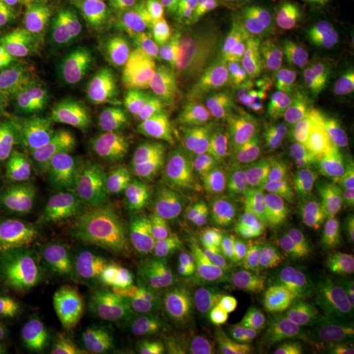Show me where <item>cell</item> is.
<instances>
[{"label":"cell","mask_w":354,"mask_h":354,"mask_svg":"<svg viewBox=\"0 0 354 354\" xmlns=\"http://www.w3.org/2000/svg\"><path fill=\"white\" fill-rule=\"evenodd\" d=\"M26 241L36 261L38 290L59 304L92 289L111 264L100 235L64 232Z\"/></svg>","instance_id":"obj_1"},{"label":"cell","mask_w":354,"mask_h":354,"mask_svg":"<svg viewBox=\"0 0 354 354\" xmlns=\"http://www.w3.org/2000/svg\"><path fill=\"white\" fill-rule=\"evenodd\" d=\"M314 138L310 118L274 97L263 102L244 147V165L256 177L299 176V163Z\"/></svg>","instance_id":"obj_2"},{"label":"cell","mask_w":354,"mask_h":354,"mask_svg":"<svg viewBox=\"0 0 354 354\" xmlns=\"http://www.w3.org/2000/svg\"><path fill=\"white\" fill-rule=\"evenodd\" d=\"M172 192L185 209H241L235 160L223 138L206 134L192 145L174 171Z\"/></svg>","instance_id":"obj_3"},{"label":"cell","mask_w":354,"mask_h":354,"mask_svg":"<svg viewBox=\"0 0 354 354\" xmlns=\"http://www.w3.org/2000/svg\"><path fill=\"white\" fill-rule=\"evenodd\" d=\"M153 290L151 274L134 260L111 263L100 281L87 292L61 304L64 319L82 346H92L104 317L127 304L142 306Z\"/></svg>","instance_id":"obj_4"},{"label":"cell","mask_w":354,"mask_h":354,"mask_svg":"<svg viewBox=\"0 0 354 354\" xmlns=\"http://www.w3.org/2000/svg\"><path fill=\"white\" fill-rule=\"evenodd\" d=\"M102 241L149 253L174 263L183 247V231L175 214L160 203L129 198L112 207L102 221Z\"/></svg>","instance_id":"obj_5"},{"label":"cell","mask_w":354,"mask_h":354,"mask_svg":"<svg viewBox=\"0 0 354 354\" xmlns=\"http://www.w3.org/2000/svg\"><path fill=\"white\" fill-rule=\"evenodd\" d=\"M75 163L64 137L46 127L20 129L0 146V189L17 201L46 177Z\"/></svg>","instance_id":"obj_6"},{"label":"cell","mask_w":354,"mask_h":354,"mask_svg":"<svg viewBox=\"0 0 354 354\" xmlns=\"http://www.w3.org/2000/svg\"><path fill=\"white\" fill-rule=\"evenodd\" d=\"M184 124V108L174 96H151L133 109L120 129L118 146L124 160L136 169L158 167L176 145Z\"/></svg>","instance_id":"obj_7"},{"label":"cell","mask_w":354,"mask_h":354,"mask_svg":"<svg viewBox=\"0 0 354 354\" xmlns=\"http://www.w3.org/2000/svg\"><path fill=\"white\" fill-rule=\"evenodd\" d=\"M180 292L200 317L230 324L252 313L259 282L239 264H207L180 279Z\"/></svg>","instance_id":"obj_8"},{"label":"cell","mask_w":354,"mask_h":354,"mask_svg":"<svg viewBox=\"0 0 354 354\" xmlns=\"http://www.w3.org/2000/svg\"><path fill=\"white\" fill-rule=\"evenodd\" d=\"M232 29L231 55L251 64L261 74L281 64L304 59L306 39L292 19L288 0L277 1L266 15Z\"/></svg>","instance_id":"obj_9"},{"label":"cell","mask_w":354,"mask_h":354,"mask_svg":"<svg viewBox=\"0 0 354 354\" xmlns=\"http://www.w3.org/2000/svg\"><path fill=\"white\" fill-rule=\"evenodd\" d=\"M298 175L329 212L346 213L354 203V156L339 131L319 130L304 153Z\"/></svg>","instance_id":"obj_10"},{"label":"cell","mask_w":354,"mask_h":354,"mask_svg":"<svg viewBox=\"0 0 354 354\" xmlns=\"http://www.w3.org/2000/svg\"><path fill=\"white\" fill-rule=\"evenodd\" d=\"M77 82L50 57H35L0 76V91L26 115H42L74 102Z\"/></svg>","instance_id":"obj_11"},{"label":"cell","mask_w":354,"mask_h":354,"mask_svg":"<svg viewBox=\"0 0 354 354\" xmlns=\"http://www.w3.org/2000/svg\"><path fill=\"white\" fill-rule=\"evenodd\" d=\"M35 221L48 227H71L87 221L97 205L93 177L75 163L57 171L28 194Z\"/></svg>","instance_id":"obj_12"},{"label":"cell","mask_w":354,"mask_h":354,"mask_svg":"<svg viewBox=\"0 0 354 354\" xmlns=\"http://www.w3.org/2000/svg\"><path fill=\"white\" fill-rule=\"evenodd\" d=\"M102 29V15L87 4L54 8L48 36L49 57L79 79L93 58Z\"/></svg>","instance_id":"obj_13"},{"label":"cell","mask_w":354,"mask_h":354,"mask_svg":"<svg viewBox=\"0 0 354 354\" xmlns=\"http://www.w3.org/2000/svg\"><path fill=\"white\" fill-rule=\"evenodd\" d=\"M184 57L201 59L215 45L221 19L206 0H142Z\"/></svg>","instance_id":"obj_14"},{"label":"cell","mask_w":354,"mask_h":354,"mask_svg":"<svg viewBox=\"0 0 354 354\" xmlns=\"http://www.w3.org/2000/svg\"><path fill=\"white\" fill-rule=\"evenodd\" d=\"M274 263L292 274L328 281L340 288L348 285L342 244L329 223L282 243L274 253Z\"/></svg>","instance_id":"obj_15"},{"label":"cell","mask_w":354,"mask_h":354,"mask_svg":"<svg viewBox=\"0 0 354 354\" xmlns=\"http://www.w3.org/2000/svg\"><path fill=\"white\" fill-rule=\"evenodd\" d=\"M165 330L140 306L127 304L104 317L92 348L95 354H158Z\"/></svg>","instance_id":"obj_16"},{"label":"cell","mask_w":354,"mask_h":354,"mask_svg":"<svg viewBox=\"0 0 354 354\" xmlns=\"http://www.w3.org/2000/svg\"><path fill=\"white\" fill-rule=\"evenodd\" d=\"M210 111L219 127L230 134H243L257 118L261 95L253 76L241 68L218 76L209 89Z\"/></svg>","instance_id":"obj_17"},{"label":"cell","mask_w":354,"mask_h":354,"mask_svg":"<svg viewBox=\"0 0 354 354\" xmlns=\"http://www.w3.org/2000/svg\"><path fill=\"white\" fill-rule=\"evenodd\" d=\"M256 245L252 221L238 210L207 216L197 232V252L206 264H239Z\"/></svg>","instance_id":"obj_18"},{"label":"cell","mask_w":354,"mask_h":354,"mask_svg":"<svg viewBox=\"0 0 354 354\" xmlns=\"http://www.w3.org/2000/svg\"><path fill=\"white\" fill-rule=\"evenodd\" d=\"M37 289V268L26 239L0 245V323L11 322Z\"/></svg>","instance_id":"obj_19"},{"label":"cell","mask_w":354,"mask_h":354,"mask_svg":"<svg viewBox=\"0 0 354 354\" xmlns=\"http://www.w3.org/2000/svg\"><path fill=\"white\" fill-rule=\"evenodd\" d=\"M13 320V354L62 353L64 326L49 307L26 301Z\"/></svg>","instance_id":"obj_20"},{"label":"cell","mask_w":354,"mask_h":354,"mask_svg":"<svg viewBox=\"0 0 354 354\" xmlns=\"http://www.w3.org/2000/svg\"><path fill=\"white\" fill-rule=\"evenodd\" d=\"M100 71L105 87L118 93L138 88L146 82L140 59L127 38L121 20L102 41Z\"/></svg>","instance_id":"obj_21"},{"label":"cell","mask_w":354,"mask_h":354,"mask_svg":"<svg viewBox=\"0 0 354 354\" xmlns=\"http://www.w3.org/2000/svg\"><path fill=\"white\" fill-rule=\"evenodd\" d=\"M328 290L317 283H289L282 286L266 306L263 333L290 324L311 314L329 310Z\"/></svg>","instance_id":"obj_22"},{"label":"cell","mask_w":354,"mask_h":354,"mask_svg":"<svg viewBox=\"0 0 354 354\" xmlns=\"http://www.w3.org/2000/svg\"><path fill=\"white\" fill-rule=\"evenodd\" d=\"M270 97L286 104L307 118L317 115L319 93L306 77L304 67L297 64L277 66L263 74Z\"/></svg>","instance_id":"obj_23"},{"label":"cell","mask_w":354,"mask_h":354,"mask_svg":"<svg viewBox=\"0 0 354 354\" xmlns=\"http://www.w3.org/2000/svg\"><path fill=\"white\" fill-rule=\"evenodd\" d=\"M297 189L298 187L291 185L283 178H256L247 203L253 221L273 235L294 201Z\"/></svg>","instance_id":"obj_24"},{"label":"cell","mask_w":354,"mask_h":354,"mask_svg":"<svg viewBox=\"0 0 354 354\" xmlns=\"http://www.w3.org/2000/svg\"><path fill=\"white\" fill-rule=\"evenodd\" d=\"M329 310H322L263 333L266 348L276 354H308L328 329Z\"/></svg>","instance_id":"obj_25"},{"label":"cell","mask_w":354,"mask_h":354,"mask_svg":"<svg viewBox=\"0 0 354 354\" xmlns=\"http://www.w3.org/2000/svg\"><path fill=\"white\" fill-rule=\"evenodd\" d=\"M317 114L348 140L354 115V61L344 68L333 86L319 95Z\"/></svg>","instance_id":"obj_26"},{"label":"cell","mask_w":354,"mask_h":354,"mask_svg":"<svg viewBox=\"0 0 354 354\" xmlns=\"http://www.w3.org/2000/svg\"><path fill=\"white\" fill-rule=\"evenodd\" d=\"M328 207L310 189L298 187L294 201L279 222L273 236L281 241H291L311 228L328 223Z\"/></svg>","instance_id":"obj_27"},{"label":"cell","mask_w":354,"mask_h":354,"mask_svg":"<svg viewBox=\"0 0 354 354\" xmlns=\"http://www.w3.org/2000/svg\"><path fill=\"white\" fill-rule=\"evenodd\" d=\"M302 61L306 77L317 93L333 86L345 68L340 51L328 36L307 42Z\"/></svg>","instance_id":"obj_28"},{"label":"cell","mask_w":354,"mask_h":354,"mask_svg":"<svg viewBox=\"0 0 354 354\" xmlns=\"http://www.w3.org/2000/svg\"><path fill=\"white\" fill-rule=\"evenodd\" d=\"M127 38L140 59L142 71L149 80L156 75L165 62L163 46L150 23L140 17H127L121 20Z\"/></svg>","instance_id":"obj_29"},{"label":"cell","mask_w":354,"mask_h":354,"mask_svg":"<svg viewBox=\"0 0 354 354\" xmlns=\"http://www.w3.org/2000/svg\"><path fill=\"white\" fill-rule=\"evenodd\" d=\"M213 351L201 329L177 324L165 329L158 354H213Z\"/></svg>","instance_id":"obj_30"},{"label":"cell","mask_w":354,"mask_h":354,"mask_svg":"<svg viewBox=\"0 0 354 354\" xmlns=\"http://www.w3.org/2000/svg\"><path fill=\"white\" fill-rule=\"evenodd\" d=\"M290 8L306 44L328 36L329 16L320 0H290Z\"/></svg>","instance_id":"obj_31"},{"label":"cell","mask_w":354,"mask_h":354,"mask_svg":"<svg viewBox=\"0 0 354 354\" xmlns=\"http://www.w3.org/2000/svg\"><path fill=\"white\" fill-rule=\"evenodd\" d=\"M279 0H216V15L232 28L247 24L270 11Z\"/></svg>","instance_id":"obj_32"},{"label":"cell","mask_w":354,"mask_h":354,"mask_svg":"<svg viewBox=\"0 0 354 354\" xmlns=\"http://www.w3.org/2000/svg\"><path fill=\"white\" fill-rule=\"evenodd\" d=\"M330 354H354V297L342 304L329 337Z\"/></svg>","instance_id":"obj_33"},{"label":"cell","mask_w":354,"mask_h":354,"mask_svg":"<svg viewBox=\"0 0 354 354\" xmlns=\"http://www.w3.org/2000/svg\"><path fill=\"white\" fill-rule=\"evenodd\" d=\"M29 37L23 13L0 1V54L8 53Z\"/></svg>","instance_id":"obj_34"},{"label":"cell","mask_w":354,"mask_h":354,"mask_svg":"<svg viewBox=\"0 0 354 354\" xmlns=\"http://www.w3.org/2000/svg\"><path fill=\"white\" fill-rule=\"evenodd\" d=\"M213 354H263V352L252 335L239 332L221 342L218 348H214Z\"/></svg>","instance_id":"obj_35"},{"label":"cell","mask_w":354,"mask_h":354,"mask_svg":"<svg viewBox=\"0 0 354 354\" xmlns=\"http://www.w3.org/2000/svg\"><path fill=\"white\" fill-rule=\"evenodd\" d=\"M337 26L351 28L354 20V0H320Z\"/></svg>","instance_id":"obj_36"},{"label":"cell","mask_w":354,"mask_h":354,"mask_svg":"<svg viewBox=\"0 0 354 354\" xmlns=\"http://www.w3.org/2000/svg\"><path fill=\"white\" fill-rule=\"evenodd\" d=\"M26 120L28 115L23 113L19 108L8 112H0V138L17 133L24 127Z\"/></svg>","instance_id":"obj_37"},{"label":"cell","mask_w":354,"mask_h":354,"mask_svg":"<svg viewBox=\"0 0 354 354\" xmlns=\"http://www.w3.org/2000/svg\"><path fill=\"white\" fill-rule=\"evenodd\" d=\"M16 201L0 189V228L6 227L12 216Z\"/></svg>","instance_id":"obj_38"},{"label":"cell","mask_w":354,"mask_h":354,"mask_svg":"<svg viewBox=\"0 0 354 354\" xmlns=\"http://www.w3.org/2000/svg\"><path fill=\"white\" fill-rule=\"evenodd\" d=\"M0 1L21 13L29 12L30 10H33L36 6H38L37 0H0Z\"/></svg>","instance_id":"obj_39"},{"label":"cell","mask_w":354,"mask_h":354,"mask_svg":"<svg viewBox=\"0 0 354 354\" xmlns=\"http://www.w3.org/2000/svg\"><path fill=\"white\" fill-rule=\"evenodd\" d=\"M37 1L38 4L49 6V7H53V10H54V8H57V7H59V6L64 4V1H66V0H37Z\"/></svg>","instance_id":"obj_40"},{"label":"cell","mask_w":354,"mask_h":354,"mask_svg":"<svg viewBox=\"0 0 354 354\" xmlns=\"http://www.w3.org/2000/svg\"><path fill=\"white\" fill-rule=\"evenodd\" d=\"M348 142H349V146H351V149H352V152H353L354 156V115L353 120H352V127H351V133H349Z\"/></svg>","instance_id":"obj_41"}]
</instances>
